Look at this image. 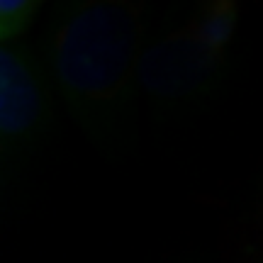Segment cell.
Returning <instances> with one entry per match:
<instances>
[{"mask_svg": "<svg viewBox=\"0 0 263 263\" xmlns=\"http://www.w3.org/2000/svg\"><path fill=\"white\" fill-rule=\"evenodd\" d=\"M49 127L44 73L25 47L0 49V154L5 166L27 161Z\"/></svg>", "mask_w": 263, "mask_h": 263, "instance_id": "obj_3", "label": "cell"}, {"mask_svg": "<svg viewBox=\"0 0 263 263\" xmlns=\"http://www.w3.org/2000/svg\"><path fill=\"white\" fill-rule=\"evenodd\" d=\"M141 44L139 10L122 0L68 3L51 20L47 76L100 146L115 144L127 122Z\"/></svg>", "mask_w": 263, "mask_h": 263, "instance_id": "obj_1", "label": "cell"}, {"mask_svg": "<svg viewBox=\"0 0 263 263\" xmlns=\"http://www.w3.org/2000/svg\"><path fill=\"white\" fill-rule=\"evenodd\" d=\"M39 0H3L0 3V42L3 47L17 44L39 15Z\"/></svg>", "mask_w": 263, "mask_h": 263, "instance_id": "obj_4", "label": "cell"}, {"mask_svg": "<svg viewBox=\"0 0 263 263\" xmlns=\"http://www.w3.org/2000/svg\"><path fill=\"white\" fill-rule=\"evenodd\" d=\"M236 20L234 3H210L183 27L144 37L137 90L156 103H183L205 95L224 68Z\"/></svg>", "mask_w": 263, "mask_h": 263, "instance_id": "obj_2", "label": "cell"}]
</instances>
